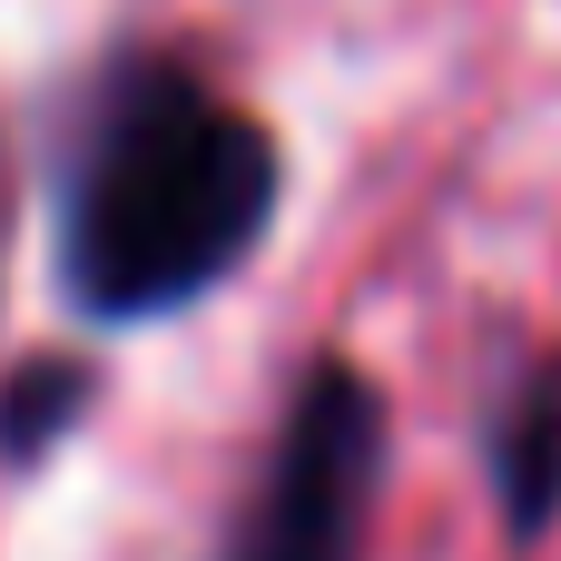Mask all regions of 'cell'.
I'll return each instance as SVG.
<instances>
[{"label":"cell","instance_id":"1","mask_svg":"<svg viewBox=\"0 0 561 561\" xmlns=\"http://www.w3.org/2000/svg\"><path fill=\"white\" fill-rule=\"evenodd\" d=\"M286 158L256 108L178 59H128L89 89L59 158V286L89 325H158L217 296L276 227Z\"/></svg>","mask_w":561,"mask_h":561},{"label":"cell","instance_id":"2","mask_svg":"<svg viewBox=\"0 0 561 561\" xmlns=\"http://www.w3.org/2000/svg\"><path fill=\"white\" fill-rule=\"evenodd\" d=\"M385 493V394L325 355L296 375V404L227 523V561H355Z\"/></svg>","mask_w":561,"mask_h":561},{"label":"cell","instance_id":"3","mask_svg":"<svg viewBox=\"0 0 561 561\" xmlns=\"http://www.w3.org/2000/svg\"><path fill=\"white\" fill-rule=\"evenodd\" d=\"M483 473H493V503H503V533L513 542H542L561 523V355H542L483 424Z\"/></svg>","mask_w":561,"mask_h":561},{"label":"cell","instance_id":"4","mask_svg":"<svg viewBox=\"0 0 561 561\" xmlns=\"http://www.w3.org/2000/svg\"><path fill=\"white\" fill-rule=\"evenodd\" d=\"M79 404H89V375H79V365H49V355H39V365H20V375H10V394H0V463H20V473H30V463L79 424Z\"/></svg>","mask_w":561,"mask_h":561}]
</instances>
